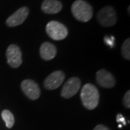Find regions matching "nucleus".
Returning a JSON list of instances; mask_svg holds the SVG:
<instances>
[{"label":"nucleus","mask_w":130,"mask_h":130,"mask_svg":"<svg viewBox=\"0 0 130 130\" xmlns=\"http://www.w3.org/2000/svg\"><path fill=\"white\" fill-rule=\"evenodd\" d=\"M80 98L84 106L88 110H93L99 103L98 90L93 84H85L81 89Z\"/></svg>","instance_id":"obj_1"},{"label":"nucleus","mask_w":130,"mask_h":130,"mask_svg":"<svg viewBox=\"0 0 130 130\" xmlns=\"http://www.w3.org/2000/svg\"><path fill=\"white\" fill-rule=\"evenodd\" d=\"M72 13L77 20L87 23L93 18L92 6L84 0H76L72 5Z\"/></svg>","instance_id":"obj_2"},{"label":"nucleus","mask_w":130,"mask_h":130,"mask_svg":"<svg viewBox=\"0 0 130 130\" xmlns=\"http://www.w3.org/2000/svg\"><path fill=\"white\" fill-rule=\"evenodd\" d=\"M46 31L54 41H61L68 36V30L64 25L57 21H51L46 25Z\"/></svg>","instance_id":"obj_3"},{"label":"nucleus","mask_w":130,"mask_h":130,"mask_svg":"<svg viewBox=\"0 0 130 130\" xmlns=\"http://www.w3.org/2000/svg\"><path fill=\"white\" fill-rule=\"evenodd\" d=\"M97 19L103 26L111 27L117 21L116 10L111 6H106L98 12Z\"/></svg>","instance_id":"obj_4"},{"label":"nucleus","mask_w":130,"mask_h":130,"mask_svg":"<svg viewBox=\"0 0 130 130\" xmlns=\"http://www.w3.org/2000/svg\"><path fill=\"white\" fill-rule=\"evenodd\" d=\"M6 56L9 65L12 68H18L22 64V52L15 44H11L6 51Z\"/></svg>","instance_id":"obj_5"},{"label":"nucleus","mask_w":130,"mask_h":130,"mask_svg":"<svg viewBox=\"0 0 130 130\" xmlns=\"http://www.w3.org/2000/svg\"><path fill=\"white\" fill-rule=\"evenodd\" d=\"M81 87V82L78 77H73L68 79L64 85L61 95L64 98H70L76 95Z\"/></svg>","instance_id":"obj_6"},{"label":"nucleus","mask_w":130,"mask_h":130,"mask_svg":"<svg viewBox=\"0 0 130 130\" xmlns=\"http://www.w3.org/2000/svg\"><path fill=\"white\" fill-rule=\"evenodd\" d=\"M21 89L26 96L31 100H36L41 95L40 88L32 79H25L21 83Z\"/></svg>","instance_id":"obj_7"},{"label":"nucleus","mask_w":130,"mask_h":130,"mask_svg":"<svg viewBox=\"0 0 130 130\" xmlns=\"http://www.w3.org/2000/svg\"><path fill=\"white\" fill-rule=\"evenodd\" d=\"M64 78V73L62 71H55L49 74L45 79L43 83L44 88L51 90L58 88L63 83Z\"/></svg>","instance_id":"obj_8"},{"label":"nucleus","mask_w":130,"mask_h":130,"mask_svg":"<svg viewBox=\"0 0 130 130\" xmlns=\"http://www.w3.org/2000/svg\"><path fill=\"white\" fill-rule=\"evenodd\" d=\"M29 14V9L27 7H23L9 16L6 20V24L9 27H16L23 24Z\"/></svg>","instance_id":"obj_9"},{"label":"nucleus","mask_w":130,"mask_h":130,"mask_svg":"<svg viewBox=\"0 0 130 130\" xmlns=\"http://www.w3.org/2000/svg\"><path fill=\"white\" fill-rule=\"evenodd\" d=\"M97 83L102 88H111L116 85V80L113 74L106 70H98L96 73Z\"/></svg>","instance_id":"obj_10"},{"label":"nucleus","mask_w":130,"mask_h":130,"mask_svg":"<svg viewBox=\"0 0 130 130\" xmlns=\"http://www.w3.org/2000/svg\"><path fill=\"white\" fill-rule=\"evenodd\" d=\"M41 9L46 14H56L62 9V4L59 0H44Z\"/></svg>","instance_id":"obj_11"},{"label":"nucleus","mask_w":130,"mask_h":130,"mask_svg":"<svg viewBox=\"0 0 130 130\" xmlns=\"http://www.w3.org/2000/svg\"><path fill=\"white\" fill-rule=\"evenodd\" d=\"M56 46L49 42H45L40 47V55L43 59L49 61L53 59L56 55Z\"/></svg>","instance_id":"obj_12"},{"label":"nucleus","mask_w":130,"mask_h":130,"mask_svg":"<svg viewBox=\"0 0 130 130\" xmlns=\"http://www.w3.org/2000/svg\"><path fill=\"white\" fill-rule=\"evenodd\" d=\"M2 119L5 122V125L7 128H12L14 124V118L13 114L9 110H4L2 112Z\"/></svg>","instance_id":"obj_13"},{"label":"nucleus","mask_w":130,"mask_h":130,"mask_svg":"<svg viewBox=\"0 0 130 130\" xmlns=\"http://www.w3.org/2000/svg\"><path fill=\"white\" fill-rule=\"evenodd\" d=\"M121 54L124 59L129 60L130 59V39L127 38L123 43L121 47Z\"/></svg>","instance_id":"obj_14"},{"label":"nucleus","mask_w":130,"mask_h":130,"mask_svg":"<svg viewBox=\"0 0 130 130\" xmlns=\"http://www.w3.org/2000/svg\"><path fill=\"white\" fill-rule=\"evenodd\" d=\"M123 103L124 105V106L126 108H130V91L128 90L125 93L124 98H123Z\"/></svg>","instance_id":"obj_15"},{"label":"nucleus","mask_w":130,"mask_h":130,"mask_svg":"<svg viewBox=\"0 0 130 130\" xmlns=\"http://www.w3.org/2000/svg\"><path fill=\"white\" fill-rule=\"evenodd\" d=\"M103 40H104V42L108 44V46H110L113 47L114 46V44H115V39H114V37L113 36H111V37H108V36H105L104 38H103Z\"/></svg>","instance_id":"obj_16"},{"label":"nucleus","mask_w":130,"mask_h":130,"mask_svg":"<svg viewBox=\"0 0 130 130\" xmlns=\"http://www.w3.org/2000/svg\"><path fill=\"white\" fill-rule=\"evenodd\" d=\"M116 121L119 122V123H122L124 125H126V121L124 117L122 116L121 114L119 113L117 116H116Z\"/></svg>","instance_id":"obj_17"},{"label":"nucleus","mask_w":130,"mask_h":130,"mask_svg":"<svg viewBox=\"0 0 130 130\" xmlns=\"http://www.w3.org/2000/svg\"><path fill=\"white\" fill-rule=\"evenodd\" d=\"M94 130H110L107 126L104 125H102V124H99V125L96 126L95 128H94Z\"/></svg>","instance_id":"obj_18"},{"label":"nucleus","mask_w":130,"mask_h":130,"mask_svg":"<svg viewBox=\"0 0 130 130\" xmlns=\"http://www.w3.org/2000/svg\"><path fill=\"white\" fill-rule=\"evenodd\" d=\"M129 9L130 7H128V13H129Z\"/></svg>","instance_id":"obj_19"},{"label":"nucleus","mask_w":130,"mask_h":130,"mask_svg":"<svg viewBox=\"0 0 130 130\" xmlns=\"http://www.w3.org/2000/svg\"><path fill=\"white\" fill-rule=\"evenodd\" d=\"M119 127L121 128V127H122V125H121V124H119Z\"/></svg>","instance_id":"obj_20"}]
</instances>
